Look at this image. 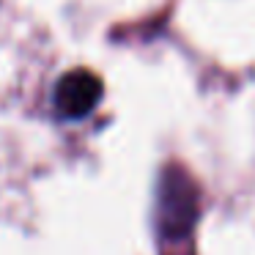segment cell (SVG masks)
Returning a JSON list of instances; mask_svg holds the SVG:
<instances>
[{
  "label": "cell",
  "mask_w": 255,
  "mask_h": 255,
  "mask_svg": "<svg viewBox=\"0 0 255 255\" xmlns=\"http://www.w3.org/2000/svg\"><path fill=\"white\" fill-rule=\"evenodd\" d=\"M198 203L200 198L192 178L178 167H167L156 192V231L162 242H184L192 236L200 211Z\"/></svg>",
  "instance_id": "obj_1"
},
{
  "label": "cell",
  "mask_w": 255,
  "mask_h": 255,
  "mask_svg": "<svg viewBox=\"0 0 255 255\" xmlns=\"http://www.w3.org/2000/svg\"><path fill=\"white\" fill-rule=\"evenodd\" d=\"M102 102V80L88 69H74L63 74L55 85L52 105L63 118H85Z\"/></svg>",
  "instance_id": "obj_2"
}]
</instances>
